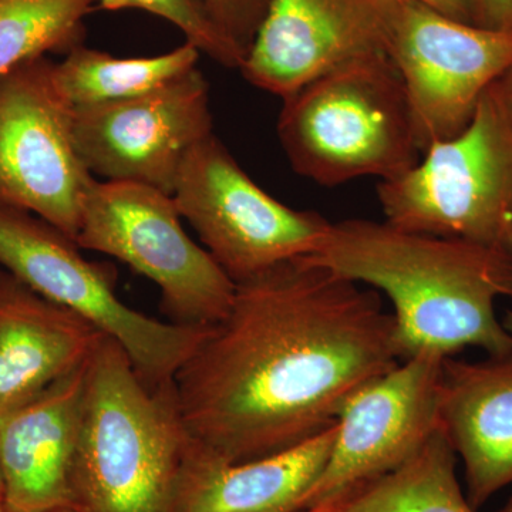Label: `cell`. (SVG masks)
Wrapping results in <instances>:
<instances>
[{
    "mask_svg": "<svg viewBox=\"0 0 512 512\" xmlns=\"http://www.w3.org/2000/svg\"><path fill=\"white\" fill-rule=\"evenodd\" d=\"M402 360L379 292L298 258L237 284L173 387L191 440L244 463L329 429Z\"/></svg>",
    "mask_w": 512,
    "mask_h": 512,
    "instance_id": "6da1fadb",
    "label": "cell"
},
{
    "mask_svg": "<svg viewBox=\"0 0 512 512\" xmlns=\"http://www.w3.org/2000/svg\"><path fill=\"white\" fill-rule=\"evenodd\" d=\"M305 258L389 298L404 359L466 348L512 353V335L495 313L498 299H512V252L345 220L330 222Z\"/></svg>",
    "mask_w": 512,
    "mask_h": 512,
    "instance_id": "7a4b0ae2",
    "label": "cell"
},
{
    "mask_svg": "<svg viewBox=\"0 0 512 512\" xmlns=\"http://www.w3.org/2000/svg\"><path fill=\"white\" fill-rule=\"evenodd\" d=\"M191 446L173 383H148L104 335L87 363L74 510L177 512Z\"/></svg>",
    "mask_w": 512,
    "mask_h": 512,
    "instance_id": "3957f363",
    "label": "cell"
},
{
    "mask_svg": "<svg viewBox=\"0 0 512 512\" xmlns=\"http://www.w3.org/2000/svg\"><path fill=\"white\" fill-rule=\"evenodd\" d=\"M278 137L293 170L326 187L392 180L421 153L402 77L386 53L342 64L285 99Z\"/></svg>",
    "mask_w": 512,
    "mask_h": 512,
    "instance_id": "277c9868",
    "label": "cell"
},
{
    "mask_svg": "<svg viewBox=\"0 0 512 512\" xmlns=\"http://www.w3.org/2000/svg\"><path fill=\"white\" fill-rule=\"evenodd\" d=\"M494 84L461 133L424 150L406 173L379 181L384 221L512 252V116Z\"/></svg>",
    "mask_w": 512,
    "mask_h": 512,
    "instance_id": "5b68a950",
    "label": "cell"
},
{
    "mask_svg": "<svg viewBox=\"0 0 512 512\" xmlns=\"http://www.w3.org/2000/svg\"><path fill=\"white\" fill-rule=\"evenodd\" d=\"M0 265L116 340L154 386L173 383L207 333L130 308L117 295L113 269L90 262L72 238L26 211L0 207Z\"/></svg>",
    "mask_w": 512,
    "mask_h": 512,
    "instance_id": "8992f818",
    "label": "cell"
},
{
    "mask_svg": "<svg viewBox=\"0 0 512 512\" xmlns=\"http://www.w3.org/2000/svg\"><path fill=\"white\" fill-rule=\"evenodd\" d=\"M74 241L154 282L165 315L177 325L210 328L234 302L235 282L185 232L173 195L156 188L97 180Z\"/></svg>",
    "mask_w": 512,
    "mask_h": 512,
    "instance_id": "52a82bcc",
    "label": "cell"
},
{
    "mask_svg": "<svg viewBox=\"0 0 512 512\" xmlns=\"http://www.w3.org/2000/svg\"><path fill=\"white\" fill-rule=\"evenodd\" d=\"M173 198L235 285L311 255L330 225L262 190L214 133L185 158Z\"/></svg>",
    "mask_w": 512,
    "mask_h": 512,
    "instance_id": "ba28073f",
    "label": "cell"
},
{
    "mask_svg": "<svg viewBox=\"0 0 512 512\" xmlns=\"http://www.w3.org/2000/svg\"><path fill=\"white\" fill-rule=\"evenodd\" d=\"M52 66L40 57L0 76V207L29 212L74 241L97 178L77 153L73 106Z\"/></svg>",
    "mask_w": 512,
    "mask_h": 512,
    "instance_id": "9c48e42d",
    "label": "cell"
},
{
    "mask_svg": "<svg viewBox=\"0 0 512 512\" xmlns=\"http://www.w3.org/2000/svg\"><path fill=\"white\" fill-rule=\"evenodd\" d=\"M386 55L402 77L421 153L457 136L512 66V32L397 0Z\"/></svg>",
    "mask_w": 512,
    "mask_h": 512,
    "instance_id": "30bf717a",
    "label": "cell"
},
{
    "mask_svg": "<svg viewBox=\"0 0 512 512\" xmlns=\"http://www.w3.org/2000/svg\"><path fill=\"white\" fill-rule=\"evenodd\" d=\"M210 87L195 67L160 89L73 107V137L94 178L173 195L192 148L211 136Z\"/></svg>",
    "mask_w": 512,
    "mask_h": 512,
    "instance_id": "8fae6325",
    "label": "cell"
},
{
    "mask_svg": "<svg viewBox=\"0 0 512 512\" xmlns=\"http://www.w3.org/2000/svg\"><path fill=\"white\" fill-rule=\"evenodd\" d=\"M444 359L419 353L363 387L346 404L325 467L299 510L328 508L390 473L439 429Z\"/></svg>",
    "mask_w": 512,
    "mask_h": 512,
    "instance_id": "7c38bea8",
    "label": "cell"
},
{
    "mask_svg": "<svg viewBox=\"0 0 512 512\" xmlns=\"http://www.w3.org/2000/svg\"><path fill=\"white\" fill-rule=\"evenodd\" d=\"M397 0H271L242 76L282 100L360 57L386 53Z\"/></svg>",
    "mask_w": 512,
    "mask_h": 512,
    "instance_id": "4fadbf2b",
    "label": "cell"
},
{
    "mask_svg": "<svg viewBox=\"0 0 512 512\" xmlns=\"http://www.w3.org/2000/svg\"><path fill=\"white\" fill-rule=\"evenodd\" d=\"M87 363L30 402L0 414V474L9 512L73 508Z\"/></svg>",
    "mask_w": 512,
    "mask_h": 512,
    "instance_id": "5bb4252c",
    "label": "cell"
},
{
    "mask_svg": "<svg viewBox=\"0 0 512 512\" xmlns=\"http://www.w3.org/2000/svg\"><path fill=\"white\" fill-rule=\"evenodd\" d=\"M439 424L464 467L474 510L512 485V353L444 359Z\"/></svg>",
    "mask_w": 512,
    "mask_h": 512,
    "instance_id": "9a60e30c",
    "label": "cell"
},
{
    "mask_svg": "<svg viewBox=\"0 0 512 512\" xmlns=\"http://www.w3.org/2000/svg\"><path fill=\"white\" fill-rule=\"evenodd\" d=\"M103 333L0 272V414L82 369Z\"/></svg>",
    "mask_w": 512,
    "mask_h": 512,
    "instance_id": "2e32d148",
    "label": "cell"
},
{
    "mask_svg": "<svg viewBox=\"0 0 512 512\" xmlns=\"http://www.w3.org/2000/svg\"><path fill=\"white\" fill-rule=\"evenodd\" d=\"M338 423L301 446L231 463L192 441L177 512H296L328 461Z\"/></svg>",
    "mask_w": 512,
    "mask_h": 512,
    "instance_id": "e0dca14e",
    "label": "cell"
},
{
    "mask_svg": "<svg viewBox=\"0 0 512 512\" xmlns=\"http://www.w3.org/2000/svg\"><path fill=\"white\" fill-rule=\"evenodd\" d=\"M457 456L437 429L403 464L360 485L326 512H477L458 481Z\"/></svg>",
    "mask_w": 512,
    "mask_h": 512,
    "instance_id": "ac0fdd59",
    "label": "cell"
},
{
    "mask_svg": "<svg viewBox=\"0 0 512 512\" xmlns=\"http://www.w3.org/2000/svg\"><path fill=\"white\" fill-rule=\"evenodd\" d=\"M201 52L191 43L153 57H116L79 45L53 63L56 89L73 107L131 99L160 89L197 67Z\"/></svg>",
    "mask_w": 512,
    "mask_h": 512,
    "instance_id": "d6986e66",
    "label": "cell"
},
{
    "mask_svg": "<svg viewBox=\"0 0 512 512\" xmlns=\"http://www.w3.org/2000/svg\"><path fill=\"white\" fill-rule=\"evenodd\" d=\"M99 0H0V76L46 53L83 45Z\"/></svg>",
    "mask_w": 512,
    "mask_h": 512,
    "instance_id": "ffe728a7",
    "label": "cell"
},
{
    "mask_svg": "<svg viewBox=\"0 0 512 512\" xmlns=\"http://www.w3.org/2000/svg\"><path fill=\"white\" fill-rule=\"evenodd\" d=\"M97 9L144 10L173 23L188 43L227 69H239L244 62V53L218 28L202 0H99Z\"/></svg>",
    "mask_w": 512,
    "mask_h": 512,
    "instance_id": "44dd1931",
    "label": "cell"
},
{
    "mask_svg": "<svg viewBox=\"0 0 512 512\" xmlns=\"http://www.w3.org/2000/svg\"><path fill=\"white\" fill-rule=\"evenodd\" d=\"M269 2L271 0H202L218 28L244 56L268 12Z\"/></svg>",
    "mask_w": 512,
    "mask_h": 512,
    "instance_id": "7402d4cb",
    "label": "cell"
},
{
    "mask_svg": "<svg viewBox=\"0 0 512 512\" xmlns=\"http://www.w3.org/2000/svg\"><path fill=\"white\" fill-rule=\"evenodd\" d=\"M476 25L512 32V0H474Z\"/></svg>",
    "mask_w": 512,
    "mask_h": 512,
    "instance_id": "603a6c76",
    "label": "cell"
},
{
    "mask_svg": "<svg viewBox=\"0 0 512 512\" xmlns=\"http://www.w3.org/2000/svg\"><path fill=\"white\" fill-rule=\"evenodd\" d=\"M407 2L419 3L446 18L476 25L474 0H407Z\"/></svg>",
    "mask_w": 512,
    "mask_h": 512,
    "instance_id": "cb8c5ba5",
    "label": "cell"
},
{
    "mask_svg": "<svg viewBox=\"0 0 512 512\" xmlns=\"http://www.w3.org/2000/svg\"><path fill=\"white\" fill-rule=\"evenodd\" d=\"M498 96L501 97L505 107L510 111L512 116V66L507 70V73L494 84Z\"/></svg>",
    "mask_w": 512,
    "mask_h": 512,
    "instance_id": "d4e9b609",
    "label": "cell"
},
{
    "mask_svg": "<svg viewBox=\"0 0 512 512\" xmlns=\"http://www.w3.org/2000/svg\"><path fill=\"white\" fill-rule=\"evenodd\" d=\"M503 325L504 328L507 329L508 332H510L512 335V311H508L507 313H505Z\"/></svg>",
    "mask_w": 512,
    "mask_h": 512,
    "instance_id": "484cf974",
    "label": "cell"
},
{
    "mask_svg": "<svg viewBox=\"0 0 512 512\" xmlns=\"http://www.w3.org/2000/svg\"><path fill=\"white\" fill-rule=\"evenodd\" d=\"M495 512H512V495L507 501H505L503 507L498 508Z\"/></svg>",
    "mask_w": 512,
    "mask_h": 512,
    "instance_id": "4316f807",
    "label": "cell"
},
{
    "mask_svg": "<svg viewBox=\"0 0 512 512\" xmlns=\"http://www.w3.org/2000/svg\"><path fill=\"white\" fill-rule=\"evenodd\" d=\"M49 512H79L74 510V508H60V510L49 511Z\"/></svg>",
    "mask_w": 512,
    "mask_h": 512,
    "instance_id": "83f0119b",
    "label": "cell"
},
{
    "mask_svg": "<svg viewBox=\"0 0 512 512\" xmlns=\"http://www.w3.org/2000/svg\"><path fill=\"white\" fill-rule=\"evenodd\" d=\"M0 501H3V478H2V474H0Z\"/></svg>",
    "mask_w": 512,
    "mask_h": 512,
    "instance_id": "f1b7e54d",
    "label": "cell"
},
{
    "mask_svg": "<svg viewBox=\"0 0 512 512\" xmlns=\"http://www.w3.org/2000/svg\"><path fill=\"white\" fill-rule=\"evenodd\" d=\"M296 512H326L325 508H313V510H303V511H296Z\"/></svg>",
    "mask_w": 512,
    "mask_h": 512,
    "instance_id": "f546056e",
    "label": "cell"
},
{
    "mask_svg": "<svg viewBox=\"0 0 512 512\" xmlns=\"http://www.w3.org/2000/svg\"><path fill=\"white\" fill-rule=\"evenodd\" d=\"M0 512H9L8 508H6L5 503L3 501H0Z\"/></svg>",
    "mask_w": 512,
    "mask_h": 512,
    "instance_id": "4dcf8cb0",
    "label": "cell"
}]
</instances>
